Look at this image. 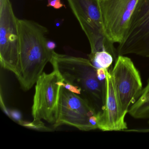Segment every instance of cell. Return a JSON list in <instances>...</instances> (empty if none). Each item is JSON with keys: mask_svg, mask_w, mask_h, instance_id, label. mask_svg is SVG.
<instances>
[{"mask_svg": "<svg viewBox=\"0 0 149 149\" xmlns=\"http://www.w3.org/2000/svg\"><path fill=\"white\" fill-rule=\"evenodd\" d=\"M19 41V74L17 79L22 88L30 90L50 62L53 51L47 48V27L30 20H18Z\"/></svg>", "mask_w": 149, "mask_h": 149, "instance_id": "obj_1", "label": "cell"}, {"mask_svg": "<svg viewBox=\"0 0 149 149\" xmlns=\"http://www.w3.org/2000/svg\"><path fill=\"white\" fill-rule=\"evenodd\" d=\"M63 81L81 90L80 96L88 102L97 112L102 105L105 84L97 77V68L89 59L61 54L53 51L50 61Z\"/></svg>", "mask_w": 149, "mask_h": 149, "instance_id": "obj_2", "label": "cell"}, {"mask_svg": "<svg viewBox=\"0 0 149 149\" xmlns=\"http://www.w3.org/2000/svg\"><path fill=\"white\" fill-rule=\"evenodd\" d=\"M69 6L89 42L91 52L106 51L116 61L118 55L114 43L104 34L99 0H67Z\"/></svg>", "mask_w": 149, "mask_h": 149, "instance_id": "obj_3", "label": "cell"}, {"mask_svg": "<svg viewBox=\"0 0 149 149\" xmlns=\"http://www.w3.org/2000/svg\"><path fill=\"white\" fill-rule=\"evenodd\" d=\"M18 19L10 0H0V61L5 69L16 77L19 72Z\"/></svg>", "mask_w": 149, "mask_h": 149, "instance_id": "obj_4", "label": "cell"}, {"mask_svg": "<svg viewBox=\"0 0 149 149\" xmlns=\"http://www.w3.org/2000/svg\"><path fill=\"white\" fill-rule=\"evenodd\" d=\"M63 81L60 74L54 70L50 74L43 73L36 81L32 108L33 121L45 120L54 125L59 113L60 90L59 84Z\"/></svg>", "mask_w": 149, "mask_h": 149, "instance_id": "obj_5", "label": "cell"}, {"mask_svg": "<svg viewBox=\"0 0 149 149\" xmlns=\"http://www.w3.org/2000/svg\"><path fill=\"white\" fill-rule=\"evenodd\" d=\"M139 0H99L106 37L113 43H122Z\"/></svg>", "mask_w": 149, "mask_h": 149, "instance_id": "obj_6", "label": "cell"}, {"mask_svg": "<svg viewBox=\"0 0 149 149\" xmlns=\"http://www.w3.org/2000/svg\"><path fill=\"white\" fill-rule=\"evenodd\" d=\"M118 55L135 54L149 58V0H139Z\"/></svg>", "mask_w": 149, "mask_h": 149, "instance_id": "obj_7", "label": "cell"}, {"mask_svg": "<svg viewBox=\"0 0 149 149\" xmlns=\"http://www.w3.org/2000/svg\"><path fill=\"white\" fill-rule=\"evenodd\" d=\"M97 113L95 110L80 95L61 87L58 118L53 127L56 128L66 125L82 131L92 130L94 129L90 123V118Z\"/></svg>", "mask_w": 149, "mask_h": 149, "instance_id": "obj_8", "label": "cell"}, {"mask_svg": "<svg viewBox=\"0 0 149 149\" xmlns=\"http://www.w3.org/2000/svg\"><path fill=\"white\" fill-rule=\"evenodd\" d=\"M111 71L118 91L122 106L126 112L138 99L143 90L139 71L131 59L118 55Z\"/></svg>", "mask_w": 149, "mask_h": 149, "instance_id": "obj_9", "label": "cell"}, {"mask_svg": "<svg viewBox=\"0 0 149 149\" xmlns=\"http://www.w3.org/2000/svg\"><path fill=\"white\" fill-rule=\"evenodd\" d=\"M104 95L101 111L98 112V129L102 131H124L128 129L124 110L111 71L105 69Z\"/></svg>", "mask_w": 149, "mask_h": 149, "instance_id": "obj_10", "label": "cell"}, {"mask_svg": "<svg viewBox=\"0 0 149 149\" xmlns=\"http://www.w3.org/2000/svg\"><path fill=\"white\" fill-rule=\"evenodd\" d=\"M128 113L135 119L149 118V77L140 96L130 107Z\"/></svg>", "mask_w": 149, "mask_h": 149, "instance_id": "obj_11", "label": "cell"}, {"mask_svg": "<svg viewBox=\"0 0 149 149\" xmlns=\"http://www.w3.org/2000/svg\"><path fill=\"white\" fill-rule=\"evenodd\" d=\"M89 59L97 68L108 69L111 66L114 60L111 54L106 51H99L89 55Z\"/></svg>", "mask_w": 149, "mask_h": 149, "instance_id": "obj_12", "label": "cell"}, {"mask_svg": "<svg viewBox=\"0 0 149 149\" xmlns=\"http://www.w3.org/2000/svg\"><path fill=\"white\" fill-rule=\"evenodd\" d=\"M19 122L21 125L40 131H52L53 130L52 129L45 126V124L41 121H33V122H28L20 120Z\"/></svg>", "mask_w": 149, "mask_h": 149, "instance_id": "obj_13", "label": "cell"}, {"mask_svg": "<svg viewBox=\"0 0 149 149\" xmlns=\"http://www.w3.org/2000/svg\"><path fill=\"white\" fill-rule=\"evenodd\" d=\"M59 84L61 87H64L65 88L70 91V92L77 94V95H81V90L79 88H78V87L74 86V85L70 84L64 82L63 81H61L59 82Z\"/></svg>", "mask_w": 149, "mask_h": 149, "instance_id": "obj_14", "label": "cell"}, {"mask_svg": "<svg viewBox=\"0 0 149 149\" xmlns=\"http://www.w3.org/2000/svg\"><path fill=\"white\" fill-rule=\"evenodd\" d=\"M47 7H52L56 9L66 7L65 5L62 2L61 0H48Z\"/></svg>", "mask_w": 149, "mask_h": 149, "instance_id": "obj_15", "label": "cell"}, {"mask_svg": "<svg viewBox=\"0 0 149 149\" xmlns=\"http://www.w3.org/2000/svg\"><path fill=\"white\" fill-rule=\"evenodd\" d=\"M96 74L98 80L103 84H105V79H106L105 69L103 68L97 69Z\"/></svg>", "mask_w": 149, "mask_h": 149, "instance_id": "obj_16", "label": "cell"}, {"mask_svg": "<svg viewBox=\"0 0 149 149\" xmlns=\"http://www.w3.org/2000/svg\"><path fill=\"white\" fill-rule=\"evenodd\" d=\"M47 48L50 51H54L56 47V43L54 41L50 40H47Z\"/></svg>", "mask_w": 149, "mask_h": 149, "instance_id": "obj_17", "label": "cell"}, {"mask_svg": "<svg viewBox=\"0 0 149 149\" xmlns=\"http://www.w3.org/2000/svg\"><path fill=\"white\" fill-rule=\"evenodd\" d=\"M12 116V117L13 118L15 119H16L17 121H19L20 119V115L17 111H13L10 114Z\"/></svg>", "mask_w": 149, "mask_h": 149, "instance_id": "obj_18", "label": "cell"}, {"mask_svg": "<svg viewBox=\"0 0 149 149\" xmlns=\"http://www.w3.org/2000/svg\"><path fill=\"white\" fill-rule=\"evenodd\" d=\"M63 22V20H62L61 21H60V19L58 21H56L55 22V25L57 27H59L60 26H61V23Z\"/></svg>", "mask_w": 149, "mask_h": 149, "instance_id": "obj_19", "label": "cell"}, {"mask_svg": "<svg viewBox=\"0 0 149 149\" xmlns=\"http://www.w3.org/2000/svg\"><path fill=\"white\" fill-rule=\"evenodd\" d=\"M146 131H149V130H146Z\"/></svg>", "mask_w": 149, "mask_h": 149, "instance_id": "obj_20", "label": "cell"}]
</instances>
